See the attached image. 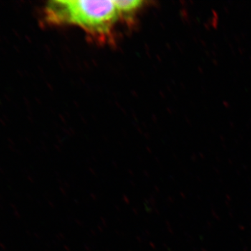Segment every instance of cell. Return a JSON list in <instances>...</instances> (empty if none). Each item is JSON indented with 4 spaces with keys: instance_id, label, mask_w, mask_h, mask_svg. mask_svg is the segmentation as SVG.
<instances>
[{
    "instance_id": "1",
    "label": "cell",
    "mask_w": 251,
    "mask_h": 251,
    "mask_svg": "<svg viewBox=\"0 0 251 251\" xmlns=\"http://www.w3.org/2000/svg\"><path fill=\"white\" fill-rule=\"evenodd\" d=\"M43 19L51 25H73L103 41L113 40L119 21H125L117 1L54 0L43 9Z\"/></svg>"
}]
</instances>
